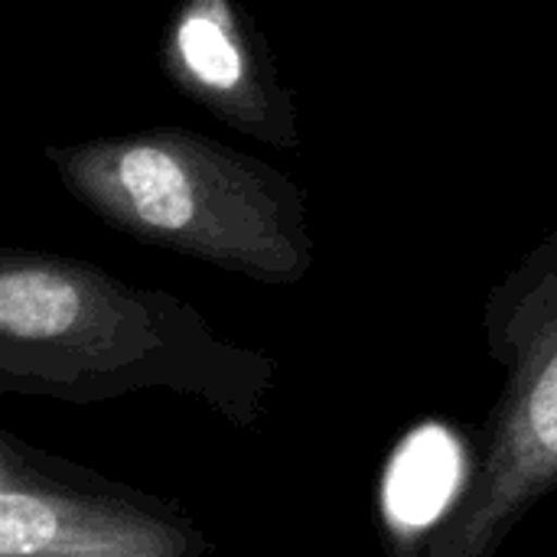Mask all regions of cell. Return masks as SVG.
<instances>
[{
  "mask_svg": "<svg viewBox=\"0 0 557 557\" xmlns=\"http://www.w3.org/2000/svg\"><path fill=\"white\" fill-rule=\"evenodd\" d=\"M212 535L166 496L111 480L88 493L0 499V557H209Z\"/></svg>",
  "mask_w": 557,
  "mask_h": 557,
  "instance_id": "5b68a950",
  "label": "cell"
},
{
  "mask_svg": "<svg viewBox=\"0 0 557 557\" xmlns=\"http://www.w3.org/2000/svg\"><path fill=\"white\" fill-rule=\"evenodd\" d=\"M274 382V356L225 339L186 297L85 258L0 245V395L108 405L170 392L258 431Z\"/></svg>",
  "mask_w": 557,
  "mask_h": 557,
  "instance_id": "6da1fadb",
  "label": "cell"
},
{
  "mask_svg": "<svg viewBox=\"0 0 557 557\" xmlns=\"http://www.w3.org/2000/svg\"><path fill=\"white\" fill-rule=\"evenodd\" d=\"M160 69L222 124L274 150L300 147L297 98L242 0H180L160 42Z\"/></svg>",
  "mask_w": 557,
  "mask_h": 557,
  "instance_id": "277c9868",
  "label": "cell"
},
{
  "mask_svg": "<svg viewBox=\"0 0 557 557\" xmlns=\"http://www.w3.org/2000/svg\"><path fill=\"white\" fill-rule=\"evenodd\" d=\"M65 193L95 219L268 287L313 271L304 186L274 163L186 127L42 147Z\"/></svg>",
  "mask_w": 557,
  "mask_h": 557,
  "instance_id": "7a4b0ae2",
  "label": "cell"
},
{
  "mask_svg": "<svg viewBox=\"0 0 557 557\" xmlns=\"http://www.w3.org/2000/svg\"><path fill=\"white\" fill-rule=\"evenodd\" d=\"M111 476H101L82 463L55 457L42 447H33L7 431L0 421V499L16 496H49V493H88L108 486Z\"/></svg>",
  "mask_w": 557,
  "mask_h": 557,
  "instance_id": "8992f818",
  "label": "cell"
},
{
  "mask_svg": "<svg viewBox=\"0 0 557 557\" xmlns=\"http://www.w3.org/2000/svg\"><path fill=\"white\" fill-rule=\"evenodd\" d=\"M483 343L503 385L463 486L418 557H496L557 493V228L486 294Z\"/></svg>",
  "mask_w": 557,
  "mask_h": 557,
  "instance_id": "3957f363",
  "label": "cell"
}]
</instances>
